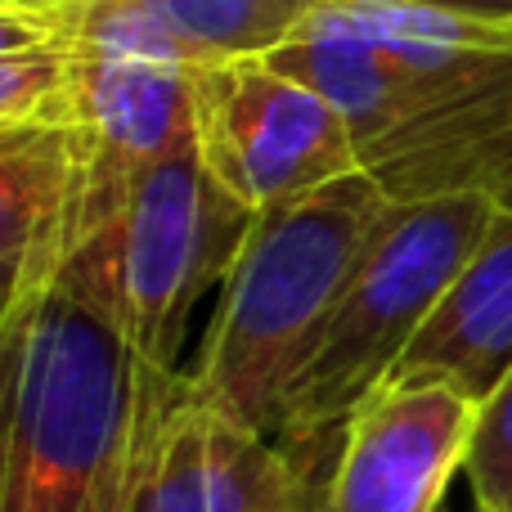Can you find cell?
<instances>
[{
	"label": "cell",
	"instance_id": "6da1fadb",
	"mask_svg": "<svg viewBox=\"0 0 512 512\" xmlns=\"http://www.w3.org/2000/svg\"><path fill=\"white\" fill-rule=\"evenodd\" d=\"M270 63L337 104L391 203L477 194L512 212V45L409 41L364 0H328Z\"/></svg>",
	"mask_w": 512,
	"mask_h": 512
},
{
	"label": "cell",
	"instance_id": "7a4b0ae2",
	"mask_svg": "<svg viewBox=\"0 0 512 512\" xmlns=\"http://www.w3.org/2000/svg\"><path fill=\"white\" fill-rule=\"evenodd\" d=\"M0 328V512H122L144 436L185 378L149 364L68 288Z\"/></svg>",
	"mask_w": 512,
	"mask_h": 512
},
{
	"label": "cell",
	"instance_id": "3957f363",
	"mask_svg": "<svg viewBox=\"0 0 512 512\" xmlns=\"http://www.w3.org/2000/svg\"><path fill=\"white\" fill-rule=\"evenodd\" d=\"M391 198L355 171L306 198L256 212L248 243L221 283L194 391L239 427L279 441L283 400L382 230Z\"/></svg>",
	"mask_w": 512,
	"mask_h": 512
},
{
	"label": "cell",
	"instance_id": "277c9868",
	"mask_svg": "<svg viewBox=\"0 0 512 512\" xmlns=\"http://www.w3.org/2000/svg\"><path fill=\"white\" fill-rule=\"evenodd\" d=\"M243 207L198 149L153 162L108 221L81 239L59 288L90 301L149 364L176 373L198 301L221 288L248 243Z\"/></svg>",
	"mask_w": 512,
	"mask_h": 512
},
{
	"label": "cell",
	"instance_id": "5b68a950",
	"mask_svg": "<svg viewBox=\"0 0 512 512\" xmlns=\"http://www.w3.org/2000/svg\"><path fill=\"white\" fill-rule=\"evenodd\" d=\"M495 212L499 207L477 194L391 203L337 297L315 355L288 387L279 441L342 432L360 400L391 378L450 279L477 252Z\"/></svg>",
	"mask_w": 512,
	"mask_h": 512
},
{
	"label": "cell",
	"instance_id": "8992f818",
	"mask_svg": "<svg viewBox=\"0 0 512 512\" xmlns=\"http://www.w3.org/2000/svg\"><path fill=\"white\" fill-rule=\"evenodd\" d=\"M203 167L252 212L355 176L360 144L337 104L270 59H230L194 72Z\"/></svg>",
	"mask_w": 512,
	"mask_h": 512
},
{
	"label": "cell",
	"instance_id": "52a82bcc",
	"mask_svg": "<svg viewBox=\"0 0 512 512\" xmlns=\"http://www.w3.org/2000/svg\"><path fill=\"white\" fill-rule=\"evenodd\" d=\"M72 50L68 131L81 149V239L117 212L153 162L198 149L194 72L176 63ZM81 248V243H77Z\"/></svg>",
	"mask_w": 512,
	"mask_h": 512
},
{
	"label": "cell",
	"instance_id": "ba28073f",
	"mask_svg": "<svg viewBox=\"0 0 512 512\" xmlns=\"http://www.w3.org/2000/svg\"><path fill=\"white\" fill-rule=\"evenodd\" d=\"M477 405L445 382H382L342 427L324 512H436L468 463Z\"/></svg>",
	"mask_w": 512,
	"mask_h": 512
},
{
	"label": "cell",
	"instance_id": "9c48e42d",
	"mask_svg": "<svg viewBox=\"0 0 512 512\" xmlns=\"http://www.w3.org/2000/svg\"><path fill=\"white\" fill-rule=\"evenodd\" d=\"M328 0H0L63 45L90 54L212 68L270 59Z\"/></svg>",
	"mask_w": 512,
	"mask_h": 512
},
{
	"label": "cell",
	"instance_id": "30bf717a",
	"mask_svg": "<svg viewBox=\"0 0 512 512\" xmlns=\"http://www.w3.org/2000/svg\"><path fill=\"white\" fill-rule=\"evenodd\" d=\"M292 486L288 441L239 427L185 378L144 436L122 512H283Z\"/></svg>",
	"mask_w": 512,
	"mask_h": 512
},
{
	"label": "cell",
	"instance_id": "8fae6325",
	"mask_svg": "<svg viewBox=\"0 0 512 512\" xmlns=\"http://www.w3.org/2000/svg\"><path fill=\"white\" fill-rule=\"evenodd\" d=\"M81 185L68 126H0V324L59 288L81 243Z\"/></svg>",
	"mask_w": 512,
	"mask_h": 512
},
{
	"label": "cell",
	"instance_id": "7c38bea8",
	"mask_svg": "<svg viewBox=\"0 0 512 512\" xmlns=\"http://www.w3.org/2000/svg\"><path fill=\"white\" fill-rule=\"evenodd\" d=\"M512 373V212H495L477 252L414 333L387 382H445L472 405Z\"/></svg>",
	"mask_w": 512,
	"mask_h": 512
},
{
	"label": "cell",
	"instance_id": "4fadbf2b",
	"mask_svg": "<svg viewBox=\"0 0 512 512\" xmlns=\"http://www.w3.org/2000/svg\"><path fill=\"white\" fill-rule=\"evenodd\" d=\"M72 50L45 27L0 9V126H63Z\"/></svg>",
	"mask_w": 512,
	"mask_h": 512
},
{
	"label": "cell",
	"instance_id": "5bb4252c",
	"mask_svg": "<svg viewBox=\"0 0 512 512\" xmlns=\"http://www.w3.org/2000/svg\"><path fill=\"white\" fill-rule=\"evenodd\" d=\"M463 472L477 512H512V373L495 396L477 405Z\"/></svg>",
	"mask_w": 512,
	"mask_h": 512
},
{
	"label": "cell",
	"instance_id": "9a60e30c",
	"mask_svg": "<svg viewBox=\"0 0 512 512\" xmlns=\"http://www.w3.org/2000/svg\"><path fill=\"white\" fill-rule=\"evenodd\" d=\"M337 445H342V432L337 436H297V441H288L292 459H297V486H292V499L283 512H324Z\"/></svg>",
	"mask_w": 512,
	"mask_h": 512
},
{
	"label": "cell",
	"instance_id": "2e32d148",
	"mask_svg": "<svg viewBox=\"0 0 512 512\" xmlns=\"http://www.w3.org/2000/svg\"><path fill=\"white\" fill-rule=\"evenodd\" d=\"M405 5L441 9V14H454V18H472V23L504 27V32H512V0H405Z\"/></svg>",
	"mask_w": 512,
	"mask_h": 512
},
{
	"label": "cell",
	"instance_id": "e0dca14e",
	"mask_svg": "<svg viewBox=\"0 0 512 512\" xmlns=\"http://www.w3.org/2000/svg\"><path fill=\"white\" fill-rule=\"evenodd\" d=\"M436 512H454V508H436Z\"/></svg>",
	"mask_w": 512,
	"mask_h": 512
}]
</instances>
